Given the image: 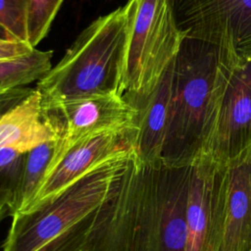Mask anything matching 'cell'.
<instances>
[{"label":"cell","mask_w":251,"mask_h":251,"mask_svg":"<svg viewBox=\"0 0 251 251\" xmlns=\"http://www.w3.org/2000/svg\"><path fill=\"white\" fill-rule=\"evenodd\" d=\"M184 37L226 50L236 65L251 59V0H172Z\"/></svg>","instance_id":"7"},{"label":"cell","mask_w":251,"mask_h":251,"mask_svg":"<svg viewBox=\"0 0 251 251\" xmlns=\"http://www.w3.org/2000/svg\"><path fill=\"white\" fill-rule=\"evenodd\" d=\"M127 16L125 5L88 25L38 80L43 104L92 96H124Z\"/></svg>","instance_id":"4"},{"label":"cell","mask_w":251,"mask_h":251,"mask_svg":"<svg viewBox=\"0 0 251 251\" xmlns=\"http://www.w3.org/2000/svg\"><path fill=\"white\" fill-rule=\"evenodd\" d=\"M134 154L133 148L120 150L55 198L32 211L14 214L2 251H85Z\"/></svg>","instance_id":"2"},{"label":"cell","mask_w":251,"mask_h":251,"mask_svg":"<svg viewBox=\"0 0 251 251\" xmlns=\"http://www.w3.org/2000/svg\"><path fill=\"white\" fill-rule=\"evenodd\" d=\"M251 145V90L236 66L203 156L226 164Z\"/></svg>","instance_id":"10"},{"label":"cell","mask_w":251,"mask_h":251,"mask_svg":"<svg viewBox=\"0 0 251 251\" xmlns=\"http://www.w3.org/2000/svg\"><path fill=\"white\" fill-rule=\"evenodd\" d=\"M56 144L57 140H51L24 154L21 171L13 192L12 215L21 212L39 187L54 155Z\"/></svg>","instance_id":"14"},{"label":"cell","mask_w":251,"mask_h":251,"mask_svg":"<svg viewBox=\"0 0 251 251\" xmlns=\"http://www.w3.org/2000/svg\"><path fill=\"white\" fill-rule=\"evenodd\" d=\"M235 66L226 50L202 40L183 38L174 60L162 163L186 166L204 155Z\"/></svg>","instance_id":"3"},{"label":"cell","mask_w":251,"mask_h":251,"mask_svg":"<svg viewBox=\"0 0 251 251\" xmlns=\"http://www.w3.org/2000/svg\"><path fill=\"white\" fill-rule=\"evenodd\" d=\"M236 70L243 82L251 90V59H248L245 62L236 65Z\"/></svg>","instance_id":"22"},{"label":"cell","mask_w":251,"mask_h":251,"mask_svg":"<svg viewBox=\"0 0 251 251\" xmlns=\"http://www.w3.org/2000/svg\"><path fill=\"white\" fill-rule=\"evenodd\" d=\"M226 179L221 251H251V145L226 163Z\"/></svg>","instance_id":"11"},{"label":"cell","mask_w":251,"mask_h":251,"mask_svg":"<svg viewBox=\"0 0 251 251\" xmlns=\"http://www.w3.org/2000/svg\"><path fill=\"white\" fill-rule=\"evenodd\" d=\"M173 69L174 61L146 98L129 103L137 110V130L133 149L136 159L143 164L161 162L170 116Z\"/></svg>","instance_id":"12"},{"label":"cell","mask_w":251,"mask_h":251,"mask_svg":"<svg viewBox=\"0 0 251 251\" xmlns=\"http://www.w3.org/2000/svg\"><path fill=\"white\" fill-rule=\"evenodd\" d=\"M64 0H29L26 30L27 43L35 46L46 36Z\"/></svg>","instance_id":"16"},{"label":"cell","mask_w":251,"mask_h":251,"mask_svg":"<svg viewBox=\"0 0 251 251\" xmlns=\"http://www.w3.org/2000/svg\"><path fill=\"white\" fill-rule=\"evenodd\" d=\"M85 251H87V250H85Z\"/></svg>","instance_id":"24"},{"label":"cell","mask_w":251,"mask_h":251,"mask_svg":"<svg viewBox=\"0 0 251 251\" xmlns=\"http://www.w3.org/2000/svg\"><path fill=\"white\" fill-rule=\"evenodd\" d=\"M226 187V163H218L202 156L192 164L185 251H221Z\"/></svg>","instance_id":"8"},{"label":"cell","mask_w":251,"mask_h":251,"mask_svg":"<svg viewBox=\"0 0 251 251\" xmlns=\"http://www.w3.org/2000/svg\"><path fill=\"white\" fill-rule=\"evenodd\" d=\"M0 38L2 39H13L7 29L0 24ZM16 40V39H15Z\"/></svg>","instance_id":"23"},{"label":"cell","mask_w":251,"mask_h":251,"mask_svg":"<svg viewBox=\"0 0 251 251\" xmlns=\"http://www.w3.org/2000/svg\"><path fill=\"white\" fill-rule=\"evenodd\" d=\"M34 89L18 87L0 92V117L26 98Z\"/></svg>","instance_id":"19"},{"label":"cell","mask_w":251,"mask_h":251,"mask_svg":"<svg viewBox=\"0 0 251 251\" xmlns=\"http://www.w3.org/2000/svg\"><path fill=\"white\" fill-rule=\"evenodd\" d=\"M33 49L27 42L0 38V60L25 56Z\"/></svg>","instance_id":"18"},{"label":"cell","mask_w":251,"mask_h":251,"mask_svg":"<svg viewBox=\"0 0 251 251\" xmlns=\"http://www.w3.org/2000/svg\"><path fill=\"white\" fill-rule=\"evenodd\" d=\"M192 164H143L134 154L87 251H185Z\"/></svg>","instance_id":"1"},{"label":"cell","mask_w":251,"mask_h":251,"mask_svg":"<svg viewBox=\"0 0 251 251\" xmlns=\"http://www.w3.org/2000/svg\"><path fill=\"white\" fill-rule=\"evenodd\" d=\"M24 154L13 149H0V174L21 170Z\"/></svg>","instance_id":"20"},{"label":"cell","mask_w":251,"mask_h":251,"mask_svg":"<svg viewBox=\"0 0 251 251\" xmlns=\"http://www.w3.org/2000/svg\"><path fill=\"white\" fill-rule=\"evenodd\" d=\"M126 48L123 77L128 103L146 98L173 63L184 38L172 0H127Z\"/></svg>","instance_id":"5"},{"label":"cell","mask_w":251,"mask_h":251,"mask_svg":"<svg viewBox=\"0 0 251 251\" xmlns=\"http://www.w3.org/2000/svg\"><path fill=\"white\" fill-rule=\"evenodd\" d=\"M42 110L45 121L57 136L55 152L46 174L72 147L85 138L106 131L137 130V110L121 95L42 103Z\"/></svg>","instance_id":"6"},{"label":"cell","mask_w":251,"mask_h":251,"mask_svg":"<svg viewBox=\"0 0 251 251\" xmlns=\"http://www.w3.org/2000/svg\"><path fill=\"white\" fill-rule=\"evenodd\" d=\"M136 130L106 131L85 138L72 147L43 177L27 205L15 214L26 213L61 194L97 163L114 153L133 148ZM13 216V215H12Z\"/></svg>","instance_id":"9"},{"label":"cell","mask_w":251,"mask_h":251,"mask_svg":"<svg viewBox=\"0 0 251 251\" xmlns=\"http://www.w3.org/2000/svg\"><path fill=\"white\" fill-rule=\"evenodd\" d=\"M16 182L14 179L0 181V221L12 215L13 211V192Z\"/></svg>","instance_id":"21"},{"label":"cell","mask_w":251,"mask_h":251,"mask_svg":"<svg viewBox=\"0 0 251 251\" xmlns=\"http://www.w3.org/2000/svg\"><path fill=\"white\" fill-rule=\"evenodd\" d=\"M52 51L34 48L25 56L0 60V92L40 80L52 68Z\"/></svg>","instance_id":"15"},{"label":"cell","mask_w":251,"mask_h":251,"mask_svg":"<svg viewBox=\"0 0 251 251\" xmlns=\"http://www.w3.org/2000/svg\"><path fill=\"white\" fill-rule=\"evenodd\" d=\"M51 140H57V136L44 119L37 89L0 117V149L25 154Z\"/></svg>","instance_id":"13"},{"label":"cell","mask_w":251,"mask_h":251,"mask_svg":"<svg viewBox=\"0 0 251 251\" xmlns=\"http://www.w3.org/2000/svg\"><path fill=\"white\" fill-rule=\"evenodd\" d=\"M29 0H0V24L13 39L27 42L26 19Z\"/></svg>","instance_id":"17"}]
</instances>
